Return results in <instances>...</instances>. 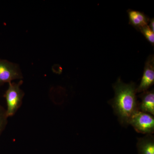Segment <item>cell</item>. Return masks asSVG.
I'll return each instance as SVG.
<instances>
[{"label": "cell", "mask_w": 154, "mask_h": 154, "mask_svg": "<svg viewBox=\"0 0 154 154\" xmlns=\"http://www.w3.org/2000/svg\"><path fill=\"white\" fill-rule=\"evenodd\" d=\"M115 96L113 106L122 123H129L131 116L138 111L135 84H125L120 79L113 86Z\"/></svg>", "instance_id": "cell-1"}, {"label": "cell", "mask_w": 154, "mask_h": 154, "mask_svg": "<svg viewBox=\"0 0 154 154\" xmlns=\"http://www.w3.org/2000/svg\"><path fill=\"white\" fill-rule=\"evenodd\" d=\"M22 83V81L17 83H9L8 88L4 94L7 103L6 110L8 117L15 115L22 105V99L25 95L24 92L20 88Z\"/></svg>", "instance_id": "cell-2"}, {"label": "cell", "mask_w": 154, "mask_h": 154, "mask_svg": "<svg viewBox=\"0 0 154 154\" xmlns=\"http://www.w3.org/2000/svg\"><path fill=\"white\" fill-rule=\"evenodd\" d=\"M129 123L137 132L148 134L154 132V118L149 113L137 111L131 116Z\"/></svg>", "instance_id": "cell-3"}, {"label": "cell", "mask_w": 154, "mask_h": 154, "mask_svg": "<svg viewBox=\"0 0 154 154\" xmlns=\"http://www.w3.org/2000/svg\"><path fill=\"white\" fill-rule=\"evenodd\" d=\"M22 75L18 66L5 60L0 59V87L13 80L22 79Z\"/></svg>", "instance_id": "cell-4"}, {"label": "cell", "mask_w": 154, "mask_h": 154, "mask_svg": "<svg viewBox=\"0 0 154 154\" xmlns=\"http://www.w3.org/2000/svg\"><path fill=\"white\" fill-rule=\"evenodd\" d=\"M154 83V57L149 56L146 61L143 74L139 86L137 88V93L145 92Z\"/></svg>", "instance_id": "cell-5"}, {"label": "cell", "mask_w": 154, "mask_h": 154, "mask_svg": "<svg viewBox=\"0 0 154 154\" xmlns=\"http://www.w3.org/2000/svg\"><path fill=\"white\" fill-rule=\"evenodd\" d=\"M129 19V24L136 29L141 28L148 25L149 21L148 17L140 11L129 10L128 11Z\"/></svg>", "instance_id": "cell-6"}, {"label": "cell", "mask_w": 154, "mask_h": 154, "mask_svg": "<svg viewBox=\"0 0 154 154\" xmlns=\"http://www.w3.org/2000/svg\"><path fill=\"white\" fill-rule=\"evenodd\" d=\"M137 148L138 154H154L153 137L149 134L139 139Z\"/></svg>", "instance_id": "cell-7"}, {"label": "cell", "mask_w": 154, "mask_h": 154, "mask_svg": "<svg viewBox=\"0 0 154 154\" xmlns=\"http://www.w3.org/2000/svg\"><path fill=\"white\" fill-rule=\"evenodd\" d=\"M142 102L140 109L142 112L154 114V91L144 92L142 94Z\"/></svg>", "instance_id": "cell-8"}, {"label": "cell", "mask_w": 154, "mask_h": 154, "mask_svg": "<svg viewBox=\"0 0 154 154\" xmlns=\"http://www.w3.org/2000/svg\"><path fill=\"white\" fill-rule=\"evenodd\" d=\"M8 117L6 110L0 105V136L7 126L8 123Z\"/></svg>", "instance_id": "cell-9"}, {"label": "cell", "mask_w": 154, "mask_h": 154, "mask_svg": "<svg viewBox=\"0 0 154 154\" xmlns=\"http://www.w3.org/2000/svg\"><path fill=\"white\" fill-rule=\"evenodd\" d=\"M140 32L143 34L146 39L154 46V32L150 29L148 25L145 26L141 28Z\"/></svg>", "instance_id": "cell-10"}, {"label": "cell", "mask_w": 154, "mask_h": 154, "mask_svg": "<svg viewBox=\"0 0 154 154\" xmlns=\"http://www.w3.org/2000/svg\"><path fill=\"white\" fill-rule=\"evenodd\" d=\"M150 25L149 27L150 28L152 31L154 32V18L153 19H151V20L149 21Z\"/></svg>", "instance_id": "cell-11"}]
</instances>
